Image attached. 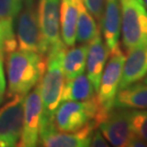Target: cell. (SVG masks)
Segmentation results:
<instances>
[{"label": "cell", "mask_w": 147, "mask_h": 147, "mask_svg": "<svg viewBox=\"0 0 147 147\" xmlns=\"http://www.w3.org/2000/svg\"><path fill=\"white\" fill-rule=\"evenodd\" d=\"M25 0H0V25L3 33V52L8 55L14 51L17 41L14 27Z\"/></svg>", "instance_id": "13"}, {"label": "cell", "mask_w": 147, "mask_h": 147, "mask_svg": "<svg viewBox=\"0 0 147 147\" xmlns=\"http://www.w3.org/2000/svg\"><path fill=\"white\" fill-rule=\"evenodd\" d=\"M109 55L110 51L102 38L101 30L99 27L95 36L88 43L86 58L87 76L92 82L96 93L98 90L99 81Z\"/></svg>", "instance_id": "12"}, {"label": "cell", "mask_w": 147, "mask_h": 147, "mask_svg": "<svg viewBox=\"0 0 147 147\" xmlns=\"http://www.w3.org/2000/svg\"><path fill=\"white\" fill-rule=\"evenodd\" d=\"M125 54L119 43L110 52V59L102 72L96 99L99 105V112L96 117L101 119L114 108L115 98L119 89L121 81Z\"/></svg>", "instance_id": "4"}, {"label": "cell", "mask_w": 147, "mask_h": 147, "mask_svg": "<svg viewBox=\"0 0 147 147\" xmlns=\"http://www.w3.org/2000/svg\"><path fill=\"white\" fill-rule=\"evenodd\" d=\"M37 16L39 23L41 55H46L49 49L60 38V0H38Z\"/></svg>", "instance_id": "8"}, {"label": "cell", "mask_w": 147, "mask_h": 147, "mask_svg": "<svg viewBox=\"0 0 147 147\" xmlns=\"http://www.w3.org/2000/svg\"><path fill=\"white\" fill-rule=\"evenodd\" d=\"M16 37L19 50L39 53L41 34L36 0L24 1L16 20Z\"/></svg>", "instance_id": "10"}, {"label": "cell", "mask_w": 147, "mask_h": 147, "mask_svg": "<svg viewBox=\"0 0 147 147\" xmlns=\"http://www.w3.org/2000/svg\"><path fill=\"white\" fill-rule=\"evenodd\" d=\"M147 75V44L128 50L123 64L119 89L140 81Z\"/></svg>", "instance_id": "14"}, {"label": "cell", "mask_w": 147, "mask_h": 147, "mask_svg": "<svg viewBox=\"0 0 147 147\" xmlns=\"http://www.w3.org/2000/svg\"><path fill=\"white\" fill-rule=\"evenodd\" d=\"M95 96L96 91L92 82L90 81L87 75H84L83 73L65 82L61 95V102L66 100H88Z\"/></svg>", "instance_id": "19"}, {"label": "cell", "mask_w": 147, "mask_h": 147, "mask_svg": "<svg viewBox=\"0 0 147 147\" xmlns=\"http://www.w3.org/2000/svg\"><path fill=\"white\" fill-rule=\"evenodd\" d=\"M42 111L43 104L40 93V82H38L24 98L23 129L17 146L34 147L38 144Z\"/></svg>", "instance_id": "9"}, {"label": "cell", "mask_w": 147, "mask_h": 147, "mask_svg": "<svg viewBox=\"0 0 147 147\" xmlns=\"http://www.w3.org/2000/svg\"><path fill=\"white\" fill-rule=\"evenodd\" d=\"M66 48L63 41H60L52 46L47 53L45 72L40 80L43 104L40 123L53 121L55 112L61 102V95L66 82L62 63Z\"/></svg>", "instance_id": "2"}, {"label": "cell", "mask_w": 147, "mask_h": 147, "mask_svg": "<svg viewBox=\"0 0 147 147\" xmlns=\"http://www.w3.org/2000/svg\"><path fill=\"white\" fill-rule=\"evenodd\" d=\"M69 48L65 50L62 62L66 81L71 80L84 73L86 69L88 44H80Z\"/></svg>", "instance_id": "18"}, {"label": "cell", "mask_w": 147, "mask_h": 147, "mask_svg": "<svg viewBox=\"0 0 147 147\" xmlns=\"http://www.w3.org/2000/svg\"><path fill=\"white\" fill-rule=\"evenodd\" d=\"M100 25H96L92 13L88 11L83 0L78 1V13L76 21V42L79 44H88L95 36Z\"/></svg>", "instance_id": "20"}, {"label": "cell", "mask_w": 147, "mask_h": 147, "mask_svg": "<svg viewBox=\"0 0 147 147\" xmlns=\"http://www.w3.org/2000/svg\"><path fill=\"white\" fill-rule=\"evenodd\" d=\"M144 83H146V84H147V75H146L145 78H144Z\"/></svg>", "instance_id": "27"}, {"label": "cell", "mask_w": 147, "mask_h": 147, "mask_svg": "<svg viewBox=\"0 0 147 147\" xmlns=\"http://www.w3.org/2000/svg\"><path fill=\"white\" fill-rule=\"evenodd\" d=\"M2 52H3V33H2L1 25H0V53H2Z\"/></svg>", "instance_id": "26"}, {"label": "cell", "mask_w": 147, "mask_h": 147, "mask_svg": "<svg viewBox=\"0 0 147 147\" xmlns=\"http://www.w3.org/2000/svg\"><path fill=\"white\" fill-rule=\"evenodd\" d=\"M99 111L96 96L88 100H66L55 110L53 122L60 132H75L96 119Z\"/></svg>", "instance_id": "5"}, {"label": "cell", "mask_w": 147, "mask_h": 147, "mask_svg": "<svg viewBox=\"0 0 147 147\" xmlns=\"http://www.w3.org/2000/svg\"><path fill=\"white\" fill-rule=\"evenodd\" d=\"M100 29L104 42L111 52L119 42L120 36V5L119 0H104L103 14Z\"/></svg>", "instance_id": "15"}, {"label": "cell", "mask_w": 147, "mask_h": 147, "mask_svg": "<svg viewBox=\"0 0 147 147\" xmlns=\"http://www.w3.org/2000/svg\"><path fill=\"white\" fill-rule=\"evenodd\" d=\"M6 66L8 98L26 96L42 78L46 58L36 52L14 50L7 55Z\"/></svg>", "instance_id": "1"}, {"label": "cell", "mask_w": 147, "mask_h": 147, "mask_svg": "<svg viewBox=\"0 0 147 147\" xmlns=\"http://www.w3.org/2000/svg\"><path fill=\"white\" fill-rule=\"evenodd\" d=\"M25 96H13L0 108V147L17 146L23 129Z\"/></svg>", "instance_id": "7"}, {"label": "cell", "mask_w": 147, "mask_h": 147, "mask_svg": "<svg viewBox=\"0 0 147 147\" xmlns=\"http://www.w3.org/2000/svg\"><path fill=\"white\" fill-rule=\"evenodd\" d=\"M96 128L98 123L95 119L75 132H60L53 121L43 122L40 123L38 143L46 147H87Z\"/></svg>", "instance_id": "6"}, {"label": "cell", "mask_w": 147, "mask_h": 147, "mask_svg": "<svg viewBox=\"0 0 147 147\" xmlns=\"http://www.w3.org/2000/svg\"><path fill=\"white\" fill-rule=\"evenodd\" d=\"M142 1H143V2H144V4H145V6H146V7H147V0H142Z\"/></svg>", "instance_id": "28"}, {"label": "cell", "mask_w": 147, "mask_h": 147, "mask_svg": "<svg viewBox=\"0 0 147 147\" xmlns=\"http://www.w3.org/2000/svg\"><path fill=\"white\" fill-rule=\"evenodd\" d=\"M144 146H147L146 143L142 140H140V138L135 136L134 134L132 135V137L130 138V140H129V142L127 143V147H144Z\"/></svg>", "instance_id": "25"}, {"label": "cell", "mask_w": 147, "mask_h": 147, "mask_svg": "<svg viewBox=\"0 0 147 147\" xmlns=\"http://www.w3.org/2000/svg\"><path fill=\"white\" fill-rule=\"evenodd\" d=\"M88 11L92 13L98 24H100L104 9V0H83Z\"/></svg>", "instance_id": "22"}, {"label": "cell", "mask_w": 147, "mask_h": 147, "mask_svg": "<svg viewBox=\"0 0 147 147\" xmlns=\"http://www.w3.org/2000/svg\"><path fill=\"white\" fill-rule=\"evenodd\" d=\"M6 86H7V81H6L4 70V53L2 52L0 53V104L2 103L3 99H4Z\"/></svg>", "instance_id": "24"}, {"label": "cell", "mask_w": 147, "mask_h": 147, "mask_svg": "<svg viewBox=\"0 0 147 147\" xmlns=\"http://www.w3.org/2000/svg\"><path fill=\"white\" fill-rule=\"evenodd\" d=\"M98 127L111 145L127 147L133 135L129 121V109L113 108L99 120Z\"/></svg>", "instance_id": "11"}, {"label": "cell", "mask_w": 147, "mask_h": 147, "mask_svg": "<svg viewBox=\"0 0 147 147\" xmlns=\"http://www.w3.org/2000/svg\"><path fill=\"white\" fill-rule=\"evenodd\" d=\"M89 146H92V147H107V146H109V144H108L107 140L105 139L104 136L102 135L101 131L96 128L95 131L93 132L92 137H91Z\"/></svg>", "instance_id": "23"}, {"label": "cell", "mask_w": 147, "mask_h": 147, "mask_svg": "<svg viewBox=\"0 0 147 147\" xmlns=\"http://www.w3.org/2000/svg\"><path fill=\"white\" fill-rule=\"evenodd\" d=\"M79 0H60V34L66 47L75 46Z\"/></svg>", "instance_id": "17"}, {"label": "cell", "mask_w": 147, "mask_h": 147, "mask_svg": "<svg viewBox=\"0 0 147 147\" xmlns=\"http://www.w3.org/2000/svg\"><path fill=\"white\" fill-rule=\"evenodd\" d=\"M114 108L147 109V84L135 82L117 92Z\"/></svg>", "instance_id": "16"}, {"label": "cell", "mask_w": 147, "mask_h": 147, "mask_svg": "<svg viewBox=\"0 0 147 147\" xmlns=\"http://www.w3.org/2000/svg\"><path fill=\"white\" fill-rule=\"evenodd\" d=\"M131 131L147 144V109H129Z\"/></svg>", "instance_id": "21"}, {"label": "cell", "mask_w": 147, "mask_h": 147, "mask_svg": "<svg viewBox=\"0 0 147 147\" xmlns=\"http://www.w3.org/2000/svg\"><path fill=\"white\" fill-rule=\"evenodd\" d=\"M120 31L126 50L147 44V11L142 0H119Z\"/></svg>", "instance_id": "3"}]
</instances>
